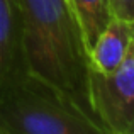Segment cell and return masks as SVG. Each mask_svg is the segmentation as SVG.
<instances>
[{
  "label": "cell",
  "instance_id": "1",
  "mask_svg": "<svg viewBox=\"0 0 134 134\" xmlns=\"http://www.w3.org/2000/svg\"><path fill=\"white\" fill-rule=\"evenodd\" d=\"M19 7L26 73L95 121L88 100V54L65 0H19Z\"/></svg>",
  "mask_w": 134,
  "mask_h": 134
},
{
  "label": "cell",
  "instance_id": "7",
  "mask_svg": "<svg viewBox=\"0 0 134 134\" xmlns=\"http://www.w3.org/2000/svg\"><path fill=\"white\" fill-rule=\"evenodd\" d=\"M114 17H121L134 22V0H109Z\"/></svg>",
  "mask_w": 134,
  "mask_h": 134
},
{
  "label": "cell",
  "instance_id": "5",
  "mask_svg": "<svg viewBox=\"0 0 134 134\" xmlns=\"http://www.w3.org/2000/svg\"><path fill=\"white\" fill-rule=\"evenodd\" d=\"M132 41L134 22L112 15L88 53L90 68L104 75L115 71L132 48Z\"/></svg>",
  "mask_w": 134,
  "mask_h": 134
},
{
  "label": "cell",
  "instance_id": "3",
  "mask_svg": "<svg viewBox=\"0 0 134 134\" xmlns=\"http://www.w3.org/2000/svg\"><path fill=\"white\" fill-rule=\"evenodd\" d=\"M88 100L93 117L110 134H134V46L115 71L88 70Z\"/></svg>",
  "mask_w": 134,
  "mask_h": 134
},
{
  "label": "cell",
  "instance_id": "4",
  "mask_svg": "<svg viewBox=\"0 0 134 134\" xmlns=\"http://www.w3.org/2000/svg\"><path fill=\"white\" fill-rule=\"evenodd\" d=\"M26 75L19 0H0V93Z\"/></svg>",
  "mask_w": 134,
  "mask_h": 134
},
{
  "label": "cell",
  "instance_id": "2",
  "mask_svg": "<svg viewBox=\"0 0 134 134\" xmlns=\"http://www.w3.org/2000/svg\"><path fill=\"white\" fill-rule=\"evenodd\" d=\"M0 134H110L26 73L0 93Z\"/></svg>",
  "mask_w": 134,
  "mask_h": 134
},
{
  "label": "cell",
  "instance_id": "6",
  "mask_svg": "<svg viewBox=\"0 0 134 134\" xmlns=\"http://www.w3.org/2000/svg\"><path fill=\"white\" fill-rule=\"evenodd\" d=\"M83 41L87 54L112 17L109 0H65Z\"/></svg>",
  "mask_w": 134,
  "mask_h": 134
}]
</instances>
